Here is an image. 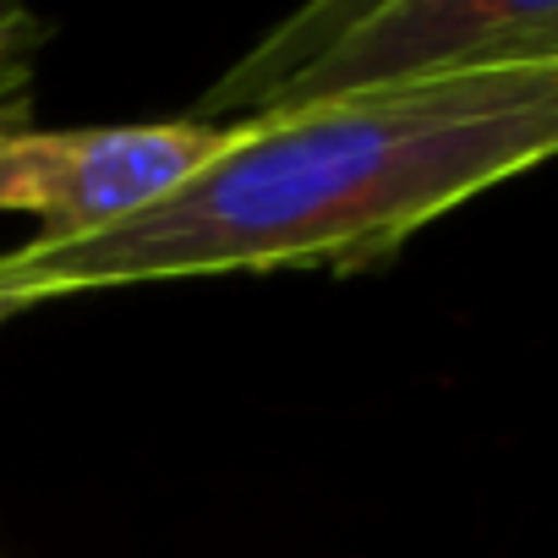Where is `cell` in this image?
<instances>
[{
  "instance_id": "cell-2",
  "label": "cell",
  "mask_w": 558,
  "mask_h": 558,
  "mask_svg": "<svg viewBox=\"0 0 558 558\" xmlns=\"http://www.w3.org/2000/svg\"><path fill=\"white\" fill-rule=\"evenodd\" d=\"M558 61V0H318L268 28L192 121L235 126L367 88Z\"/></svg>"
},
{
  "instance_id": "cell-4",
  "label": "cell",
  "mask_w": 558,
  "mask_h": 558,
  "mask_svg": "<svg viewBox=\"0 0 558 558\" xmlns=\"http://www.w3.org/2000/svg\"><path fill=\"white\" fill-rule=\"evenodd\" d=\"M50 39V23L28 7H0V132L28 126L34 105V66Z\"/></svg>"
},
{
  "instance_id": "cell-1",
  "label": "cell",
  "mask_w": 558,
  "mask_h": 558,
  "mask_svg": "<svg viewBox=\"0 0 558 558\" xmlns=\"http://www.w3.org/2000/svg\"><path fill=\"white\" fill-rule=\"evenodd\" d=\"M558 159V61L367 88L235 121L225 154L143 214L0 257L12 313L208 274H356L460 203Z\"/></svg>"
},
{
  "instance_id": "cell-3",
  "label": "cell",
  "mask_w": 558,
  "mask_h": 558,
  "mask_svg": "<svg viewBox=\"0 0 558 558\" xmlns=\"http://www.w3.org/2000/svg\"><path fill=\"white\" fill-rule=\"evenodd\" d=\"M230 132L192 116L66 132L12 126L0 132V214H39L45 241L110 230L225 154Z\"/></svg>"
},
{
  "instance_id": "cell-5",
  "label": "cell",
  "mask_w": 558,
  "mask_h": 558,
  "mask_svg": "<svg viewBox=\"0 0 558 558\" xmlns=\"http://www.w3.org/2000/svg\"><path fill=\"white\" fill-rule=\"evenodd\" d=\"M0 318H12V307H7V302H0Z\"/></svg>"
}]
</instances>
